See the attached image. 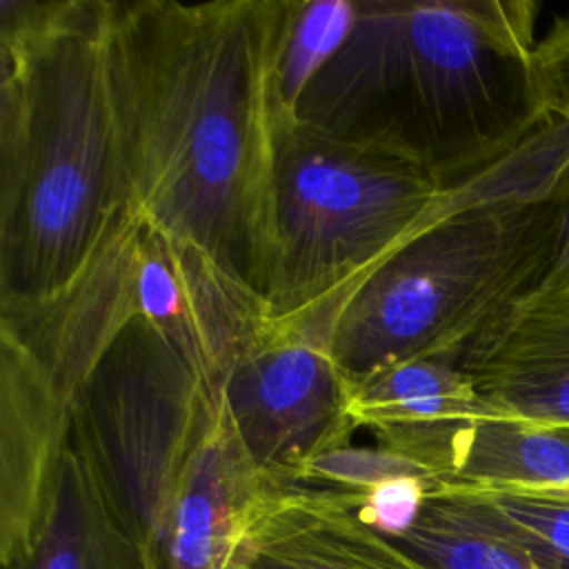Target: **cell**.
<instances>
[{
    "label": "cell",
    "mask_w": 569,
    "mask_h": 569,
    "mask_svg": "<svg viewBox=\"0 0 569 569\" xmlns=\"http://www.w3.org/2000/svg\"><path fill=\"white\" fill-rule=\"evenodd\" d=\"M289 0L111 2L129 207L264 296L273 242V69Z\"/></svg>",
    "instance_id": "1"
},
{
    "label": "cell",
    "mask_w": 569,
    "mask_h": 569,
    "mask_svg": "<svg viewBox=\"0 0 569 569\" xmlns=\"http://www.w3.org/2000/svg\"><path fill=\"white\" fill-rule=\"evenodd\" d=\"M538 13L531 0H358L296 120L445 189L549 118L536 82Z\"/></svg>",
    "instance_id": "2"
},
{
    "label": "cell",
    "mask_w": 569,
    "mask_h": 569,
    "mask_svg": "<svg viewBox=\"0 0 569 569\" xmlns=\"http://www.w3.org/2000/svg\"><path fill=\"white\" fill-rule=\"evenodd\" d=\"M129 209L109 0H0V305L69 284Z\"/></svg>",
    "instance_id": "3"
},
{
    "label": "cell",
    "mask_w": 569,
    "mask_h": 569,
    "mask_svg": "<svg viewBox=\"0 0 569 569\" xmlns=\"http://www.w3.org/2000/svg\"><path fill=\"white\" fill-rule=\"evenodd\" d=\"M569 216V184L482 202L411 233L347 298L329 351L362 380L413 358L460 362L469 345L547 278Z\"/></svg>",
    "instance_id": "4"
},
{
    "label": "cell",
    "mask_w": 569,
    "mask_h": 569,
    "mask_svg": "<svg viewBox=\"0 0 569 569\" xmlns=\"http://www.w3.org/2000/svg\"><path fill=\"white\" fill-rule=\"evenodd\" d=\"M440 196L442 184L411 164L300 120L280 124L262 296L269 322L329 345L347 298L427 224Z\"/></svg>",
    "instance_id": "5"
},
{
    "label": "cell",
    "mask_w": 569,
    "mask_h": 569,
    "mask_svg": "<svg viewBox=\"0 0 569 569\" xmlns=\"http://www.w3.org/2000/svg\"><path fill=\"white\" fill-rule=\"evenodd\" d=\"M218 407L198 367L144 316L122 327L69 400L71 447L158 569L176 487Z\"/></svg>",
    "instance_id": "6"
},
{
    "label": "cell",
    "mask_w": 569,
    "mask_h": 569,
    "mask_svg": "<svg viewBox=\"0 0 569 569\" xmlns=\"http://www.w3.org/2000/svg\"><path fill=\"white\" fill-rule=\"evenodd\" d=\"M218 396L251 460L287 487L360 429L356 382L329 345L273 325L229 369Z\"/></svg>",
    "instance_id": "7"
},
{
    "label": "cell",
    "mask_w": 569,
    "mask_h": 569,
    "mask_svg": "<svg viewBox=\"0 0 569 569\" xmlns=\"http://www.w3.org/2000/svg\"><path fill=\"white\" fill-rule=\"evenodd\" d=\"M138 316L156 322L220 391L229 369L258 345L271 322L264 300L209 253L140 218Z\"/></svg>",
    "instance_id": "8"
},
{
    "label": "cell",
    "mask_w": 569,
    "mask_h": 569,
    "mask_svg": "<svg viewBox=\"0 0 569 569\" xmlns=\"http://www.w3.org/2000/svg\"><path fill=\"white\" fill-rule=\"evenodd\" d=\"M138 242L140 216L129 207L69 284L38 302L0 305V336L20 345L67 402L138 316Z\"/></svg>",
    "instance_id": "9"
},
{
    "label": "cell",
    "mask_w": 569,
    "mask_h": 569,
    "mask_svg": "<svg viewBox=\"0 0 569 569\" xmlns=\"http://www.w3.org/2000/svg\"><path fill=\"white\" fill-rule=\"evenodd\" d=\"M460 369L485 413L569 427V278L542 282L502 311Z\"/></svg>",
    "instance_id": "10"
},
{
    "label": "cell",
    "mask_w": 569,
    "mask_h": 569,
    "mask_svg": "<svg viewBox=\"0 0 569 569\" xmlns=\"http://www.w3.org/2000/svg\"><path fill=\"white\" fill-rule=\"evenodd\" d=\"M287 489L251 460L220 400L209 433L176 487L160 549L162 569H233L244 540Z\"/></svg>",
    "instance_id": "11"
},
{
    "label": "cell",
    "mask_w": 569,
    "mask_h": 569,
    "mask_svg": "<svg viewBox=\"0 0 569 569\" xmlns=\"http://www.w3.org/2000/svg\"><path fill=\"white\" fill-rule=\"evenodd\" d=\"M69 445V402L20 345L0 336L2 569L29 549Z\"/></svg>",
    "instance_id": "12"
},
{
    "label": "cell",
    "mask_w": 569,
    "mask_h": 569,
    "mask_svg": "<svg viewBox=\"0 0 569 569\" xmlns=\"http://www.w3.org/2000/svg\"><path fill=\"white\" fill-rule=\"evenodd\" d=\"M233 569H425L365 525L338 491L289 487L244 540Z\"/></svg>",
    "instance_id": "13"
},
{
    "label": "cell",
    "mask_w": 569,
    "mask_h": 569,
    "mask_svg": "<svg viewBox=\"0 0 569 569\" xmlns=\"http://www.w3.org/2000/svg\"><path fill=\"white\" fill-rule=\"evenodd\" d=\"M418 460L438 487L569 493V427L480 413L431 438Z\"/></svg>",
    "instance_id": "14"
},
{
    "label": "cell",
    "mask_w": 569,
    "mask_h": 569,
    "mask_svg": "<svg viewBox=\"0 0 569 569\" xmlns=\"http://www.w3.org/2000/svg\"><path fill=\"white\" fill-rule=\"evenodd\" d=\"M425 569H569V556L476 489L436 487L398 540Z\"/></svg>",
    "instance_id": "15"
},
{
    "label": "cell",
    "mask_w": 569,
    "mask_h": 569,
    "mask_svg": "<svg viewBox=\"0 0 569 569\" xmlns=\"http://www.w3.org/2000/svg\"><path fill=\"white\" fill-rule=\"evenodd\" d=\"M4 569H158L104 505L69 445L29 549Z\"/></svg>",
    "instance_id": "16"
},
{
    "label": "cell",
    "mask_w": 569,
    "mask_h": 569,
    "mask_svg": "<svg viewBox=\"0 0 569 569\" xmlns=\"http://www.w3.org/2000/svg\"><path fill=\"white\" fill-rule=\"evenodd\" d=\"M485 413L460 362L413 358L356 382V416L378 442Z\"/></svg>",
    "instance_id": "17"
},
{
    "label": "cell",
    "mask_w": 569,
    "mask_h": 569,
    "mask_svg": "<svg viewBox=\"0 0 569 569\" xmlns=\"http://www.w3.org/2000/svg\"><path fill=\"white\" fill-rule=\"evenodd\" d=\"M356 22L349 0H289L273 69L278 127L296 120V107L313 76L342 47Z\"/></svg>",
    "instance_id": "18"
},
{
    "label": "cell",
    "mask_w": 569,
    "mask_h": 569,
    "mask_svg": "<svg viewBox=\"0 0 569 569\" xmlns=\"http://www.w3.org/2000/svg\"><path fill=\"white\" fill-rule=\"evenodd\" d=\"M400 476H418L433 480L429 469L420 462L389 449V447H340L316 458L293 487L329 489V491H365L385 480ZM438 487V485H436Z\"/></svg>",
    "instance_id": "19"
},
{
    "label": "cell",
    "mask_w": 569,
    "mask_h": 569,
    "mask_svg": "<svg viewBox=\"0 0 569 569\" xmlns=\"http://www.w3.org/2000/svg\"><path fill=\"white\" fill-rule=\"evenodd\" d=\"M433 489L436 485L431 480L418 476H400L365 491L338 493L365 525L391 540H398L416 525Z\"/></svg>",
    "instance_id": "20"
},
{
    "label": "cell",
    "mask_w": 569,
    "mask_h": 569,
    "mask_svg": "<svg viewBox=\"0 0 569 569\" xmlns=\"http://www.w3.org/2000/svg\"><path fill=\"white\" fill-rule=\"evenodd\" d=\"M511 520L569 556V493L560 491H482Z\"/></svg>",
    "instance_id": "21"
},
{
    "label": "cell",
    "mask_w": 569,
    "mask_h": 569,
    "mask_svg": "<svg viewBox=\"0 0 569 569\" xmlns=\"http://www.w3.org/2000/svg\"><path fill=\"white\" fill-rule=\"evenodd\" d=\"M533 60L545 113L569 124V16L558 18L538 40Z\"/></svg>",
    "instance_id": "22"
},
{
    "label": "cell",
    "mask_w": 569,
    "mask_h": 569,
    "mask_svg": "<svg viewBox=\"0 0 569 569\" xmlns=\"http://www.w3.org/2000/svg\"><path fill=\"white\" fill-rule=\"evenodd\" d=\"M569 278V216H567V224H565V233H562V242L558 249V256L547 273V278L542 282H553V280H567ZM540 282V284H542Z\"/></svg>",
    "instance_id": "23"
}]
</instances>
